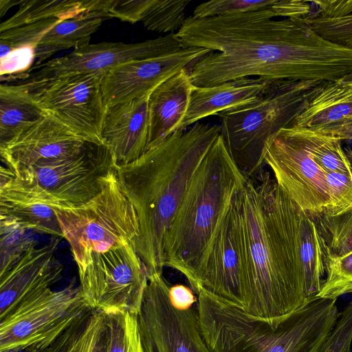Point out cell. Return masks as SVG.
Here are the masks:
<instances>
[{"instance_id": "6da1fadb", "label": "cell", "mask_w": 352, "mask_h": 352, "mask_svg": "<svg viewBox=\"0 0 352 352\" xmlns=\"http://www.w3.org/2000/svg\"><path fill=\"white\" fill-rule=\"evenodd\" d=\"M272 6L231 15L187 17L175 33L184 47L212 52L187 68L192 85L210 87L252 77L336 81L352 72V47L324 39L306 17L274 19Z\"/></svg>"}, {"instance_id": "7a4b0ae2", "label": "cell", "mask_w": 352, "mask_h": 352, "mask_svg": "<svg viewBox=\"0 0 352 352\" xmlns=\"http://www.w3.org/2000/svg\"><path fill=\"white\" fill-rule=\"evenodd\" d=\"M302 212L270 172L245 177L242 219L247 294L243 310L253 317L270 321L280 318L310 298L299 252Z\"/></svg>"}, {"instance_id": "3957f363", "label": "cell", "mask_w": 352, "mask_h": 352, "mask_svg": "<svg viewBox=\"0 0 352 352\" xmlns=\"http://www.w3.org/2000/svg\"><path fill=\"white\" fill-rule=\"evenodd\" d=\"M221 133L217 125L197 122L179 129L136 160L117 166L118 180L139 221L133 243L148 276L162 273L167 230L206 155Z\"/></svg>"}, {"instance_id": "277c9868", "label": "cell", "mask_w": 352, "mask_h": 352, "mask_svg": "<svg viewBox=\"0 0 352 352\" xmlns=\"http://www.w3.org/2000/svg\"><path fill=\"white\" fill-rule=\"evenodd\" d=\"M197 295L201 332L212 352H316L340 315L337 299L315 296L270 321L204 288Z\"/></svg>"}, {"instance_id": "5b68a950", "label": "cell", "mask_w": 352, "mask_h": 352, "mask_svg": "<svg viewBox=\"0 0 352 352\" xmlns=\"http://www.w3.org/2000/svg\"><path fill=\"white\" fill-rule=\"evenodd\" d=\"M245 182L219 135L192 177L164 239V266L182 273L195 293L217 228Z\"/></svg>"}, {"instance_id": "8992f818", "label": "cell", "mask_w": 352, "mask_h": 352, "mask_svg": "<svg viewBox=\"0 0 352 352\" xmlns=\"http://www.w3.org/2000/svg\"><path fill=\"white\" fill-rule=\"evenodd\" d=\"M323 81L273 80L253 101L217 114L221 136L245 177L263 170L267 148L291 125Z\"/></svg>"}, {"instance_id": "52a82bcc", "label": "cell", "mask_w": 352, "mask_h": 352, "mask_svg": "<svg viewBox=\"0 0 352 352\" xmlns=\"http://www.w3.org/2000/svg\"><path fill=\"white\" fill-rule=\"evenodd\" d=\"M116 168L104 144L89 143L79 153L41 161L16 172L1 167L0 197L54 209L74 208L96 197Z\"/></svg>"}, {"instance_id": "ba28073f", "label": "cell", "mask_w": 352, "mask_h": 352, "mask_svg": "<svg viewBox=\"0 0 352 352\" xmlns=\"http://www.w3.org/2000/svg\"><path fill=\"white\" fill-rule=\"evenodd\" d=\"M54 210L78 270L83 268L94 254L133 242L139 232L135 209L118 180L116 170L102 190L85 204Z\"/></svg>"}, {"instance_id": "9c48e42d", "label": "cell", "mask_w": 352, "mask_h": 352, "mask_svg": "<svg viewBox=\"0 0 352 352\" xmlns=\"http://www.w3.org/2000/svg\"><path fill=\"white\" fill-rule=\"evenodd\" d=\"M170 287L162 273L148 276L137 316L144 352H212L201 332L197 297Z\"/></svg>"}, {"instance_id": "30bf717a", "label": "cell", "mask_w": 352, "mask_h": 352, "mask_svg": "<svg viewBox=\"0 0 352 352\" xmlns=\"http://www.w3.org/2000/svg\"><path fill=\"white\" fill-rule=\"evenodd\" d=\"M91 310L79 287L48 288L0 319V352H43Z\"/></svg>"}, {"instance_id": "8fae6325", "label": "cell", "mask_w": 352, "mask_h": 352, "mask_svg": "<svg viewBox=\"0 0 352 352\" xmlns=\"http://www.w3.org/2000/svg\"><path fill=\"white\" fill-rule=\"evenodd\" d=\"M78 274L79 287L93 310L140 313L148 274L133 242L93 254Z\"/></svg>"}, {"instance_id": "7c38bea8", "label": "cell", "mask_w": 352, "mask_h": 352, "mask_svg": "<svg viewBox=\"0 0 352 352\" xmlns=\"http://www.w3.org/2000/svg\"><path fill=\"white\" fill-rule=\"evenodd\" d=\"M105 72L80 73L39 82H22L34 100L89 143L103 144L102 128L107 107L102 81Z\"/></svg>"}, {"instance_id": "4fadbf2b", "label": "cell", "mask_w": 352, "mask_h": 352, "mask_svg": "<svg viewBox=\"0 0 352 352\" xmlns=\"http://www.w3.org/2000/svg\"><path fill=\"white\" fill-rule=\"evenodd\" d=\"M243 186L232 197L217 228L200 271L195 292L197 294L204 288L243 309L245 307L247 294L242 219Z\"/></svg>"}, {"instance_id": "5bb4252c", "label": "cell", "mask_w": 352, "mask_h": 352, "mask_svg": "<svg viewBox=\"0 0 352 352\" xmlns=\"http://www.w3.org/2000/svg\"><path fill=\"white\" fill-rule=\"evenodd\" d=\"M278 185L309 216L329 206L324 171L314 161L301 131L293 125L280 130L264 155Z\"/></svg>"}, {"instance_id": "9a60e30c", "label": "cell", "mask_w": 352, "mask_h": 352, "mask_svg": "<svg viewBox=\"0 0 352 352\" xmlns=\"http://www.w3.org/2000/svg\"><path fill=\"white\" fill-rule=\"evenodd\" d=\"M184 47L175 33L138 43H89L34 67L21 81L39 82L80 73L106 72L128 61L160 56Z\"/></svg>"}, {"instance_id": "2e32d148", "label": "cell", "mask_w": 352, "mask_h": 352, "mask_svg": "<svg viewBox=\"0 0 352 352\" xmlns=\"http://www.w3.org/2000/svg\"><path fill=\"white\" fill-rule=\"evenodd\" d=\"M210 52L202 47H188L160 56L128 61L109 69L102 81L107 107L151 94L166 80Z\"/></svg>"}, {"instance_id": "e0dca14e", "label": "cell", "mask_w": 352, "mask_h": 352, "mask_svg": "<svg viewBox=\"0 0 352 352\" xmlns=\"http://www.w3.org/2000/svg\"><path fill=\"white\" fill-rule=\"evenodd\" d=\"M58 242L32 247L0 273V319L61 278L63 266L55 256Z\"/></svg>"}, {"instance_id": "ac0fdd59", "label": "cell", "mask_w": 352, "mask_h": 352, "mask_svg": "<svg viewBox=\"0 0 352 352\" xmlns=\"http://www.w3.org/2000/svg\"><path fill=\"white\" fill-rule=\"evenodd\" d=\"M88 144L47 113L38 122L0 146V153L6 166L16 172L41 161L76 154Z\"/></svg>"}, {"instance_id": "d6986e66", "label": "cell", "mask_w": 352, "mask_h": 352, "mask_svg": "<svg viewBox=\"0 0 352 352\" xmlns=\"http://www.w3.org/2000/svg\"><path fill=\"white\" fill-rule=\"evenodd\" d=\"M150 95L107 109L102 140L117 166L131 163L147 151Z\"/></svg>"}, {"instance_id": "ffe728a7", "label": "cell", "mask_w": 352, "mask_h": 352, "mask_svg": "<svg viewBox=\"0 0 352 352\" xmlns=\"http://www.w3.org/2000/svg\"><path fill=\"white\" fill-rule=\"evenodd\" d=\"M193 86L189 72L184 68L151 92L148 100L147 151L157 146L180 129Z\"/></svg>"}, {"instance_id": "44dd1931", "label": "cell", "mask_w": 352, "mask_h": 352, "mask_svg": "<svg viewBox=\"0 0 352 352\" xmlns=\"http://www.w3.org/2000/svg\"><path fill=\"white\" fill-rule=\"evenodd\" d=\"M272 81L262 78H242L210 87L194 85L180 128L186 129L204 118L253 101Z\"/></svg>"}, {"instance_id": "7402d4cb", "label": "cell", "mask_w": 352, "mask_h": 352, "mask_svg": "<svg viewBox=\"0 0 352 352\" xmlns=\"http://www.w3.org/2000/svg\"><path fill=\"white\" fill-rule=\"evenodd\" d=\"M352 117V86L339 80L324 82L292 125L320 133Z\"/></svg>"}, {"instance_id": "603a6c76", "label": "cell", "mask_w": 352, "mask_h": 352, "mask_svg": "<svg viewBox=\"0 0 352 352\" xmlns=\"http://www.w3.org/2000/svg\"><path fill=\"white\" fill-rule=\"evenodd\" d=\"M47 114L25 84L0 85V146L30 129Z\"/></svg>"}, {"instance_id": "cb8c5ba5", "label": "cell", "mask_w": 352, "mask_h": 352, "mask_svg": "<svg viewBox=\"0 0 352 352\" xmlns=\"http://www.w3.org/2000/svg\"><path fill=\"white\" fill-rule=\"evenodd\" d=\"M108 19L109 16L104 12L87 11L62 21L49 30L36 45L34 66L45 63L60 51L89 44L91 35Z\"/></svg>"}, {"instance_id": "d4e9b609", "label": "cell", "mask_w": 352, "mask_h": 352, "mask_svg": "<svg viewBox=\"0 0 352 352\" xmlns=\"http://www.w3.org/2000/svg\"><path fill=\"white\" fill-rule=\"evenodd\" d=\"M91 10V0H21L18 10L0 24V32L57 18L67 19Z\"/></svg>"}, {"instance_id": "484cf974", "label": "cell", "mask_w": 352, "mask_h": 352, "mask_svg": "<svg viewBox=\"0 0 352 352\" xmlns=\"http://www.w3.org/2000/svg\"><path fill=\"white\" fill-rule=\"evenodd\" d=\"M299 252L311 298L316 296L324 281V252L315 221L304 210L300 219Z\"/></svg>"}, {"instance_id": "4316f807", "label": "cell", "mask_w": 352, "mask_h": 352, "mask_svg": "<svg viewBox=\"0 0 352 352\" xmlns=\"http://www.w3.org/2000/svg\"><path fill=\"white\" fill-rule=\"evenodd\" d=\"M0 219L26 230L63 238L54 209L44 204L0 198Z\"/></svg>"}, {"instance_id": "83f0119b", "label": "cell", "mask_w": 352, "mask_h": 352, "mask_svg": "<svg viewBox=\"0 0 352 352\" xmlns=\"http://www.w3.org/2000/svg\"><path fill=\"white\" fill-rule=\"evenodd\" d=\"M104 335V315L91 310L43 352H94Z\"/></svg>"}, {"instance_id": "f1b7e54d", "label": "cell", "mask_w": 352, "mask_h": 352, "mask_svg": "<svg viewBox=\"0 0 352 352\" xmlns=\"http://www.w3.org/2000/svg\"><path fill=\"white\" fill-rule=\"evenodd\" d=\"M103 315L106 352H144L136 315L126 311Z\"/></svg>"}, {"instance_id": "f546056e", "label": "cell", "mask_w": 352, "mask_h": 352, "mask_svg": "<svg viewBox=\"0 0 352 352\" xmlns=\"http://www.w3.org/2000/svg\"><path fill=\"white\" fill-rule=\"evenodd\" d=\"M320 236L324 256H342L352 252V209L336 216L311 217Z\"/></svg>"}, {"instance_id": "4dcf8cb0", "label": "cell", "mask_w": 352, "mask_h": 352, "mask_svg": "<svg viewBox=\"0 0 352 352\" xmlns=\"http://www.w3.org/2000/svg\"><path fill=\"white\" fill-rule=\"evenodd\" d=\"M298 129L305 136L312 159L324 171L352 174V163L342 147L341 140L328 135Z\"/></svg>"}, {"instance_id": "1f68e13d", "label": "cell", "mask_w": 352, "mask_h": 352, "mask_svg": "<svg viewBox=\"0 0 352 352\" xmlns=\"http://www.w3.org/2000/svg\"><path fill=\"white\" fill-rule=\"evenodd\" d=\"M189 0H152L141 22L148 30L174 33L183 25Z\"/></svg>"}, {"instance_id": "d6a6232c", "label": "cell", "mask_w": 352, "mask_h": 352, "mask_svg": "<svg viewBox=\"0 0 352 352\" xmlns=\"http://www.w3.org/2000/svg\"><path fill=\"white\" fill-rule=\"evenodd\" d=\"M63 19L53 18L0 32L1 58L24 47L36 48L45 34Z\"/></svg>"}, {"instance_id": "836d02e7", "label": "cell", "mask_w": 352, "mask_h": 352, "mask_svg": "<svg viewBox=\"0 0 352 352\" xmlns=\"http://www.w3.org/2000/svg\"><path fill=\"white\" fill-rule=\"evenodd\" d=\"M326 278L317 297L337 299L352 293V252L339 257L324 256Z\"/></svg>"}, {"instance_id": "e575fe53", "label": "cell", "mask_w": 352, "mask_h": 352, "mask_svg": "<svg viewBox=\"0 0 352 352\" xmlns=\"http://www.w3.org/2000/svg\"><path fill=\"white\" fill-rule=\"evenodd\" d=\"M0 273H2L26 251L36 245V242L28 235V230L14 223L0 219Z\"/></svg>"}, {"instance_id": "d590c367", "label": "cell", "mask_w": 352, "mask_h": 352, "mask_svg": "<svg viewBox=\"0 0 352 352\" xmlns=\"http://www.w3.org/2000/svg\"><path fill=\"white\" fill-rule=\"evenodd\" d=\"M276 0H215L199 4L192 16L203 19L253 12L271 7Z\"/></svg>"}, {"instance_id": "8d00e7d4", "label": "cell", "mask_w": 352, "mask_h": 352, "mask_svg": "<svg viewBox=\"0 0 352 352\" xmlns=\"http://www.w3.org/2000/svg\"><path fill=\"white\" fill-rule=\"evenodd\" d=\"M329 197L328 207L322 214L336 216L352 209V174L324 171Z\"/></svg>"}, {"instance_id": "74e56055", "label": "cell", "mask_w": 352, "mask_h": 352, "mask_svg": "<svg viewBox=\"0 0 352 352\" xmlns=\"http://www.w3.org/2000/svg\"><path fill=\"white\" fill-rule=\"evenodd\" d=\"M306 20L324 39L341 46L352 47V14L338 18L309 14Z\"/></svg>"}, {"instance_id": "f35d334b", "label": "cell", "mask_w": 352, "mask_h": 352, "mask_svg": "<svg viewBox=\"0 0 352 352\" xmlns=\"http://www.w3.org/2000/svg\"><path fill=\"white\" fill-rule=\"evenodd\" d=\"M352 344V300L340 312L331 334L316 352H351Z\"/></svg>"}, {"instance_id": "ab89813d", "label": "cell", "mask_w": 352, "mask_h": 352, "mask_svg": "<svg viewBox=\"0 0 352 352\" xmlns=\"http://www.w3.org/2000/svg\"><path fill=\"white\" fill-rule=\"evenodd\" d=\"M152 0H109L107 14L109 18L135 23L141 21L142 16Z\"/></svg>"}, {"instance_id": "60d3db41", "label": "cell", "mask_w": 352, "mask_h": 352, "mask_svg": "<svg viewBox=\"0 0 352 352\" xmlns=\"http://www.w3.org/2000/svg\"><path fill=\"white\" fill-rule=\"evenodd\" d=\"M318 9L315 14H310L324 18L342 17L352 14V0L314 1Z\"/></svg>"}, {"instance_id": "b9f144b4", "label": "cell", "mask_w": 352, "mask_h": 352, "mask_svg": "<svg viewBox=\"0 0 352 352\" xmlns=\"http://www.w3.org/2000/svg\"><path fill=\"white\" fill-rule=\"evenodd\" d=\"M277 16L286 18L307 17L311 14V8L307 1L276 0L272 6Z\"/></svg>"}, {"instance_id": "7bdbcfd3", "label": "cell", "mask_w": 352, "mask_h": 352, "mask_svg": "<svg viewBox=\"0 0 352 352\" xmlns=\"http://www.w3.org/2000/svg\"><path fill=\"white\" fill-rule=\"evenodd\" d=\"M318 133L328 135L340 140H352V117L344 120L331 129Z\"/></svg>"}, {"instance_id": "ee69618b", "label": "cell", "mask_w": 352, "mask_h": 352, "mask_svg": "<svg viewBox=\"0 0 352 352\" xmlns=\"http://www.w3.org/2000/svg\"><path fill=\"white\" fill-rule=\"evenodd\" d=\"M21 0H1L0 1V15L3 14L12 6L19 5Z\"/></svg>"}, {"instance_id": "f6af8a7d", "label": "cell", "mask_w": 352, "mask_h": 352, "mask_svg": "<svg viewBox=\"0 0 352 352\" xmlns=\"http://www.w3.org/2000/svg\"><path fill=\"white\" fill-rule=\"evenodd\" d=\"M341 82L352 86V72L339 80Z\"/></svg>"}]
</instances>
